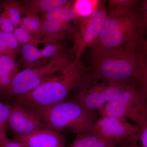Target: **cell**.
<instances>
[{"instance_id":"1","label":"cell","mask_w":147,"mask_h":147,"mask_svg":"<svg viewBox=\"0 0 147 147\" xmlns=\"http://www.w3.org/2000/svg\"><path fill=\"white\" fill-rule=\"evenodd\" d=\"M142 44L91 53V73L86 74L87 79L126 84L138 81L142 84Z\"/></svg>"},{"instance_id":"2","label":"cell","mask_w":147,"mask_h":147,"mask_svg":"<svg viewBox=\"0 0 147 147\" xmlns=\"http://www.w3.org/2000/svg\"><path fill=\"white\" fill-rule=\"evenodd\" d=\"M84 75L80 62L74 61L34 89L16 97L14 102L34 111L63 102L80 85Z\"/></svg>"},{"instance_id":"3","label":"cell","mask_w":147,"mask_h":147,"mask_svg":"<svg viewBox=\"0 0 147 147\" xmlns=\"http://www.w3.org/2000/svg\"><path fill=\"white\" fill-rule=\"evenodd\" d=\"M145 39L139 5L124 14L107 16L99 39L90 50L91 53L115 50L131 44H142Z\"/></svg>"},{"instance_id":"4","label":"cell","mask_w":147,"mask_h":147,"mask_svg":"<svg viewBox=\"0 0 147 147\" xmlns=\"http://www.w3.org/2000/svg\"><path fill=\"white\" fill-rule=\"evenodd\" d=\"M45 127L56 131L69 129L76 134L92 131L96 115L79 102L65 100L34 111Z\"/></svg>"},{"instance_id":"5","label":"cell","mask_w":147,"mask_h":147,"mask_svg":"<svg viewBox=\"0 0 147 147\" xmlns=\"http://www.w3.org/2000/svg\"><path fill=\"white\" fill-rule=\"evenodd\" d=\"M98 112L101 117L130 119L140 129L147 118L146 92L141 82H130L115 100L105 104Z\"/></svg>"},{"instance_id":"6","label":"cell","mask_w":147,"mask_h":147,"mask_svg":"<svg viewBox=\"0 0 147 147\" xmlns=\"http://www.w3.org/2000/svg\"><path fill=\"white\" fill-rule=\"evenodd\" d=\"M71 61L66 53L49 59L48 63L26 69L16 74L10 85L3 90L10 98L15 99L31 91L46 79L69 65Z\"/></svg>"},{"instance_id":"7","label":"cell","mask_w":147,"mask_h":147,"mask_svg":"<svg viewBox=\"0 0 147 147\" xmlns=\"http://www.w3.org/2000/svg\"><path fill=\"white\" fill-rule=\"evenodd\" d=\"M128 84L108 82V84L94 83L91 85L84 76L75 90L73 100L91 112L98 111L105 104L115 100Z\"/></svg>"},{"instance_id":"8","label":"cell","mask_w":147,"mask_h":147,"mask_svg":"<svg viewBox=\"0 0 147 147\" xmlns=\"http://www.w3.org/2000/svg\"><path fill=\"white\" fill-rule=\"evenodd\" d=\"M106 1H100L95 11L88 18L80 19L74 34L72 51L74 60L80 62L84 51L91 49L99 39L107 17Z\"/></svg>"},{"instance_id":"9","label":"cell","mask_w":147,"mask_h":147,"mask_svg":"<svg viewBox=\"0 0 147 147\" xmlns=\"http://www.w3.org/2000/svg\"><path fill=\"white\" fill-rule=\"evenodd\" d=\"M139 130L126 118L114 116L101 117L94 123L92 128V131L100 137L121 145L137 144Z\"/></svg>"},{"instance_id":"10","label":"cell","mask_w":147,"mask_h":147,"mask_svg":"<svg viewBox=\"0 0 147 147\" xmlns=\"http://www.w3.org/2000/svg\"><path fill=\"white\" fill-rule=\"evenodd\" d=\"M44 127L45 125L34 111L16 102L11 105L7 128L14 137L27 135Z\"/></svg>"},{"instance_id":"11","label":"cell","mask_w":147,"mask_h":147,"mask_svg":"<svg viewBox=\"0 0 147 147\" xmlns=\"http://www.w3.org/2000/svg\"><path fill=\"white\" fill-rule=\"evenodd\" d=\"M14 138L15 141L25 147H66V139L63 134L47 127Z\"/></svg>"},{"instance_id":"12","label":"cell","mask_w":147,"mask_h":147,"mask_svg":"<svg viewBox=\"0 0 147 147\" xmlns=\"http://www.w3.org/2000/svg\"><path fill=\"white\" fill-rule=\"evenodd\" d=\"M42 21V39L61 43L68 38L72 30L70 23Z\"/></svg>"},{"instance_id":"13","label":"cell","mask_w":147,"mask_h":147,"mask_svg":"<svg viewBox=\"0 0 147 147\" xmlns=\"http://www.w3.org/2000/svg\"><path fill=\"white\" fill-rule=\"evenodd\" d=\"M73 1L69 0H28L25 2V6L42 15L58 7L68 5Z\"/></svg>"},{"instance_id":"14","label":"cell","mask_w":147,"mask_h":147,"mask_svg":"<svg viewBox=\"0 0 147 147\" xmlns=\"http://www.w3.org/2000/svg\"><path fill=\"white\" fill-rule=\"evenodd\" d=\"M72 3L66 6L55 9L48 13L42 14V21H55L60 23H69L70 21L79 20L72 7Z\"/></svg>"},{"instance_id":"15","label":"cell","mask_w":147,"mask_h":147,"mask_svg":"<svg viewBox=\"0 0 147 147\" xmlns=\"http://www.w3.org/2000/svg\"><path fill=\"white\" fill-rule=\"evenodd\" d=\"M21 48L12 33L0 32V55H6L16 60Z\"/></svg>"},{"instance_id":"16","label":"cell","mask_w":147,"mask_h":147,"mask_svg":"<svg viewBox=\"0 0 147 147\" xmlns=\"http://www.w3.org/2000/svg\"><path fill=\"white\" fill-rule=\"evenodd\" d=\"M1 5V8L14 27H19L26 7L15 0H7L2 2Z\"/></svg>"},{"instance_id":"17","label":"cell","mask_w":147,"mask_h":147,"mask_svg":"<svg viewBox=\"0 0 147 147\" xmlns=\"http://www.w3.org/2000/svg\"><path fill=\"white\" fill-rule=\"evenodd\" d=\"M139 3L137 0H109L106 4L107 16L124 14L137 7Z\"/></svg>"},{"instance_id":"18","label":"cell","mask_w":147,"mask_h":147,"mask_svg":"<svg viewBox=\"0 0 147 147\" xmlns=\"http://www.w3.org/2000/svg\"><path fill=\"white\" fill-rule=\"evenodd\" d=\"M99 0H76L72 7L79 19L88 18L95 11L100 2Z\"/></svg>"},{"instance_id":"19","label":"cell","mask_w":147,"mask_h":147,"mask_svg":"<svg viewBox=\"0 0 147 147\" xmlns=\"http://www.w3.org/2000/svg\"><path fill=\"white\" fill-rule=\"evenodd\" d=\"M102 139L103 138L93 131L77 134L68 147H92Z\"/></svg>"},{"instance_id":"20","label":"cell","mask_w":147,"mask_h":147,"mask_svg":"<svg viewBox=\"0 0 147 147\" xmlns=\"http://www.w3.org/2000/svg\"><path fill=\"white\" fill-rule=\"evenodd\" d=\"M16 60L6 55H0V78H13L18 73V65Z\"/></svg>"},{"instance_id":"21","label":"cell","mask_w":147,"mask_h":147,"mask_svg":"<svg viewBox=\"0 0 147 147\" xmlns=\"http://www.w3.org/2000/svg\"><path fill=\"white\" fill-rule=\"evenodd\" d=\"M44 40L45 46L40 50L41 59H50L66 53L65 47L60 42Z\"/></svg>"},{"instance_id":"22","label":"cell","mask_w":147,"mask_h":147,"mask_svg":"<svg viewBox=\"0 0 147 147\" xmlns=\"http://www.w3.org/2000/svg\"><path fill=\"white\" fill-rule=\"evenodd\" d=\"M20 54L23 60L29 64V68L34 67L32 64L41 59L40 50L34 45H21Z\"/></svg>"},{"instance_id":"23","label":"cell","mask_w":147,"mask_h":147,"mask_svg":"<svg viewBox=\"0 0 147 147\" xmlns=\"http://www.w3.org/2000/svg\"><path fill=\"white\" fill-rule=\"evenodd\" d=\"M13 34L21 46L32 45L37 46L40 43L44 42V39H40L19 27L15 28Z\"/></svg>"},{"instance_id":"24","label":"cell","mask_w":147,"mask_h":147,"mask_svg":"<svg viewBox=\"0 0 147 147\" xmlns=\"http://www.w3.org/2000/svg\"><path fill=\"white\" fill-rule=\"evenodd\" d=\"M25 11L29 17L28 32L34 36L42 39V21L39 14L28 8H26Z\"/></svg>"},{"instance_id":"25","label":"cell","mask_w":147,"mask_h":147,"mask_svg":"<svg viewBox=\"0 0 147 147\" xmlns=\"http://www.w3.org/2000/svg\"><path fill=\"white\" fill-rule=\"evenodd\" d=\"M10 110L11 105L4 104L0 100V138L6 132L7 120Z\"/></svg>"},{"instance_id":"26","label":"cell","mask_w":147,"mask_h":147,"mask_svg":"<svg viewBox=\"0 0 147 147\" xmlns=\"http://www.w3.org/2000/svg\"><path fill=\"white\" fill-rule=\"evenodd\" d=\"M15 28L5 13L0 9V32L12 33Z\"/></svg>"},{"instance_id":"27","label":"cell","mask_w":147,"mask_h":147,"mask_svg":"<svg viewBox=\"0 0 147 147\" xmlns=\"http://www.w3.org/2000/svg\"><path fill=\"white\" fill-rule=\"evenodd\" d=\"M135 145H121L120 147H147V118L142 128L139 130V142Z\"/></svg>"},{"instance_id":"28","label":"cell","mask_w":147,"mask_h":147,"mask_svg":"<svg viewBox=\"0 0 147 147\" xmlns=\"http://www.w3.org/2000/svg\"><path fill=\"white\" fill-rule=\"evenodd\" d=\"M139 9L144 27V36L147 38V0L139 1Z\"/></svg>"},{"instance_id":"29","label":"cell","mask_w":147,"mask_h":147,"mask_svg":"<svg viewBox=\"0 0 147 147\" xmlns=\"http://www.w3.org/2000/svg\"><path fill=\"white\" fill-rule=\"evenodd\" d=\"M142 84L147 94V61L142 57Z\"/></svg>"},{"instance_id":"30","label":"cell","mask_w":147,"mask_h":147,"mask_svg":"<svg viewBox=\"0 0 147 147\" xmlns=\"http://www.w3.org/2000/svg\"><path fill=\"white\" fill-rule=\"evenodd\" d=\"M141 50L143 58L147 61V38H145L142 43Z\"/></svg>"},{"instance_id":"31","label":"cell","mask_w":147,"mask_h":147,"mask_svg":"<svg viewBox=\"0 0 147 147\" xmlns=\"http://www.w3.org/2000/svg\"></svg>"},{"instance_id":"32","label":"cell","mask_w":147,"mask_h":147,"mask_svg":"<svg viewBox=\"0 0 147 147\" xmlns=\"http://www.w3.org/2000/svg\"></svg>"}]
</instances>
